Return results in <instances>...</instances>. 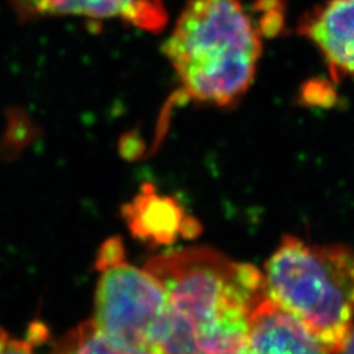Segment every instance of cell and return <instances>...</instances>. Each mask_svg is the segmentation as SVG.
<instances>
[{
  "mask_svg": "<svg viewBox=\"0 0 354 354\" xmlns=\"http://www.w3.org/2000/svg\"><path fill=\"white\" fill-rule=\"evenodd\" d=\"M23 20L44 16L120 19L149 32H160L167 23L162 0H8Z\"/></svg>",
  "mask_w": 354,
  "mask_h": 354,
  "instance_id": "obj_6",
  "label": "cell"
},
{
  "mask_svg": "<svg viewBox=\"0 0 354 354\" xmlns=\"http://www.w3.org/2000/svg\"><path fill=\"white\" fill-rule=\"evenodd\" d=\"M298 36L320 53L335 83L354 84V0H324L297 23Z\"/></svg>",
  "mask_w": 354,
  "mask_h": 354,
  "instance_id": "obj_5",
  "label": "cell"
},
{
  "mask_svg": "<svg viewBox=\"0 0 354 354\" xmlns=\"http://www.w3.org/2000/svg\"><path fill=\"white\" fill-rule=\"evenodd\" d=\"M239 354H329L304 326L270 298L253 311Z\"/></svg>",
  "mask_w": 354,
  "mask_h": 354,
  "instance_id": "obj_7",
  "label": "cell"
},
{
  "mask_svg": "<svg viewBox=\"0 0 354 354\" xmlns=\"http://www.w3.org/2000/svg\"><path fill=\"white\" fill-rule=\"evenodd\" d=\"M0 354H36L29 340H19L0 329Z\"/></svg>",
  "mask_w": 354,
  "mask_h": 354,
  "instance_id": "obj_12",
  "label": "cell"
},
{
  "mask_svg": "<svg viewBox=\"0 0 354 354\" xmlns=\"http://www.w3.org/2000/svg\"><path fill=\"white\" fill-rule=\"evenodd\" d=\"M337 354H354V327L348 340L345 342V345L342 346V351Z\"/></svg>",
  "mask_w": 354,
  "mask_h": 354,
  "instance_id": "obj_13",
  "label": "cell"
},
{
  "mask_svg": "<svg viewBox=\"0 0 354 354\" xmlns=\"http://www.w3.org/2000/svg\"><path fill=\"white\" fill-rule=\"evenodd\" d=\"M49 354H165L118 342L99 328L93 320L84 322L54 342Z\"/></svg>",
  "mask_w": 354,
  "mask_h": 354,
  "instance_id": "obj_9",
  "label": "cell"
},
{
  "mask_svg": "<svg viewBox=\"0 0 354 354\" xmlns=\"http://www.w3.org/2000/svg\"><path fill=\"white\" fill-rule=\"evenodd\" d=\"M145 269L165 288V354H239L256 307L266 297L264 273L210 247L160 253Z\"/></svg>",
  "mask_w": 354,
  "mask_h": 354,
  "instance_id": "obj_1",
  "label": "cell"
},
{
  "mask_svg": "<svg viewBox=\"0 0 354 354\" xmlns=\"http://www.w3.org/2000/svg\"><path fill=\"white\" fill-rule=\"evenodd\" d=\"M253 11L259 15L256 26L263 37H276L285 26V4L282 0H256Z\"/></svg>",
  "mask_w": 354,
  "mask_h": 354,
  "instance_id": "obj_11",
  "label": "cell"
},
{
  "mask_svg": "<svg viewBox=\"0 0 354 354\" xmlns=\"http://www.w3.org/2000/svg\"><path fill=\"white\" fill-rule=\"evenodd\" d=\"M263 38L241 0H187L163 46L176 100L236 106L252 87Z\"/></svg>",
  "mask_w": 354,
  "mask_h": 354,
  "instance_id": "obj_2",
  "label": "cell"
},
{
  "mask_svg": "<svg viewBox=\"0 0 354 354\" xmlns=\"http://www.w3.org/2000/svg\"><path fill=\"white\" fill-rule=\"evenodd\" d=\"M268 298L295 317L329 354L354 327V250L283 236L264 268Z\"/></svg>",
  "mask_w": 354,
  "mask_h": 354,
  "instance_id": "obj_3",
  "label": "cell"
},
{
  "mask_svg": "<svg viewBox=\"0 0 354 354\" xmlns=\"http://www.w3.org/2000/svg\"><path fill=\"white\" fill-rule=\"evenodd\" d=\"M335 82L329 77H313L306 80L298 92L297 100L306 108H333L337 102V91Z\"/></svg>",
  "mask_w": 354,
  "mask_h": 354,
  "instance_id": "obj_10",
  "label": "cell"
},
{
  "mask_svg": "<svg viewBox=\"0 0 354 354\" xmlns=\"http://www.w3.org/2000/svg\"><path fill=\"white\" fill-rule=\"evenodd\" d=\"M99 266L95 324L118 342L162 352L168 299L162 283L145 268L122 259Z\"/></svg>",
  "mask_w": 354,
  "mask_h": 354,
  "instance_id": "obj_4",
  "label": "cell"
},
{
  "mask_svg": "<svg viewBox=\"0 0 354 354\" xmlns=\"http://www.w3.org/2000/svg\"><path fill=\"white\" fill-rule=\"evenodd\" d=\"M124 213L137 236L156 243H169L175 238L183 215L174 198L160 196L149 184L142 187Z\"/></svg>",
  "mask_w": 354,
  "mask_h": 354,
  "instance_id": "obj_8",
  "label": "cell"
}]
</instances>
